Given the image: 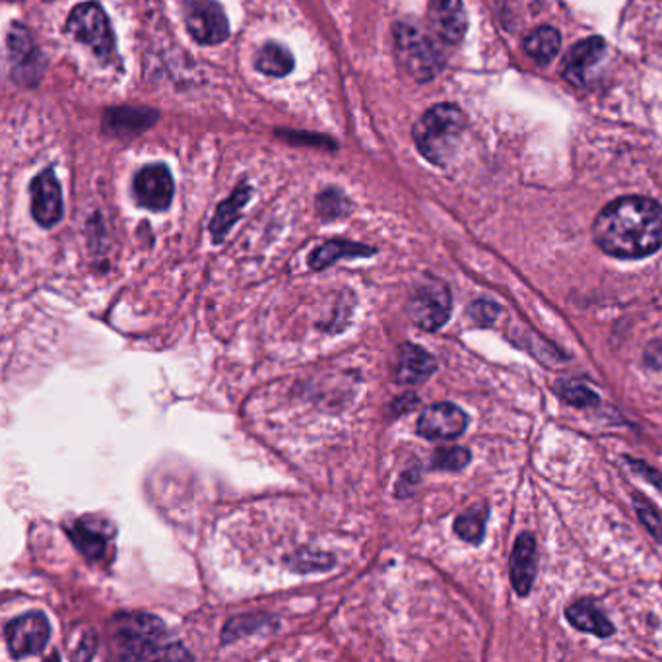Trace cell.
<instances>
[{
	"instance_id": "6da1fadb",
	"label": "cell",
	"mask_w": 662,
	"mask_h": 662,
	"mask_svg": "<svg viewBox=\"0 0 662 662\" xmlns=\"http://www.w3.org/2000/svg\"><path fill=\"white\" fill-rule=\"evenodd\" d=\"M593 235L616 258H644L662 247V206L645 196H624L598 214Z\"/></svg>"
},
{
	"instance_id": "7a4b0ae2",
	"label": "cell",
	"mask_w": 662,
	"mask_h": 662,
	"mask_svg": "<svg viewBox=\"0 0 662 662\" xmlns=\"http://www.w3.org/2000/svg\"><path fill=\"white\" fill-rule=\"evenodd\" d=\"M464 125L462 111L453 103H440L425 111L412 132L418 152L435 166H445L459 148Z\"/></svg>"
},
{
	"instance_id": "3957f363",
	"label": "cell",
	"mask_w": 662,
	"mask_h": 662,
	"mask_svg": "<svg viewBox=\"0 0 662 662\" xmlns=\"http://www.w3.org/2000/svg\"><path fill=\"white\" fill-rule=\"evenodd\" d=\"M113 639L120 659L179 657L171 653V641L164 622L150 614H120L113 624Z\"/></svg>"
},
{
	"instance_id": "277c9868",
	"label": "cell",
	"mask_w": 662,
	"mask_h": 662,
	"mask_svg": "<svg viewBox=\"0 0 662 662\" xmlns=\"http://www.w3.org/2000/svg\"><path fill=\"white\" fill-rule=\"evenodd\" d=\"M395 51L405 73L418 82H428L442 71V53L437 51L432 37L412 24H396Z\"/></svg>"
},
{
	"instance_id": "5b68a950",
	"label": "cell",
	"mask_w": 662,
	"mask_h": 662,
	"mask_svg": "<svg viewBox=\"0 0 662 662\" xmlns=\"http://www.w3.org/2000/svg\"><path fill=\"white\" fill-rule=\"evenodd\" d=\"M65 29L76 41L90 47L102 61H110L115 53V37L111 31L110 20L96 2H84L76 7L66 20Z\"/></svg>"
},
{
	"instance_id": "8992f818",
	"label": "cell",
	"mask_w": 662,
	"mask_h": 662,
	"mask_svg": "<svg viewBox=\"0 0 662 662\" xmlns=\"http://www.w3.org/2000/svg\"><path fill=\"white\" fill-rule=\"evenodd\" d=\"M453 297L449 288L440 280H428L416 288L408 302L410 319L423 331H437L449 321Z\"/></svg>"
},
{
	"instance_id": "52a82bcc",
	"label": "cell",
	"mask_w": 662,
	"mask_h": 662,
	"mask_svg": "<svg viewBox=\"0 0 662 662\" xmlns=\"http://www.w3.org/2000/svg\"><path fill=\"white\" fill-rule=\"evenodd\" d=\"M184 26L196 43L218 46L230 37V22L216 0H184Z\"/></svg>"
},
{
	"instance_id": "ba28073f",
	"label": "cell",
	"mask_w": 662,
	"mask_h": 662,
	"mask_svg": "<svg viewBox=\"0 0 662 662\" xmlns=\"http://www.w3.org/2000/svg\"><path fill=\"white\" fill-rule=\"evenodd\" d=\"M9 65L14 82L34 86L43 74V59L29 29L14 24L9 34Z\"/></svg>"
},
{
	"instance_id": "9c48e42d",
	"label": "cell",
	"mask_w": 662,
	"mask_h": 662,
	"mask_svg": "<svg viewBox=\"0 0 662 662\" xmlns=\"http://www.w3.org/2000/svg\"><path fill=\"white\" fill-rule=\"evenodd\" d=\"M7 644H9L10 653L16 659L39 654L46 649L51 637V627L43 614L39 612H29L24 616L12 620L7 629Z\"/></svg>"
},
{
	"instance_id": "30bf717a",
	"label": "cell",
	"mask_w": 662,
	"mask_h": 662,
	"mask_svg": "<svg viewBox=\"0 0 662 662\" xmlns=\"http://www.w3.org/2000/svg\"><path fill=\"white\" fill-rule=\"evenodd\" d=\"M469 418L459 406L437 403L428 406L418 420V433L432 442H447L459 437L467 430Z\"/></svg>"
},
{
	"instance_id": "8fae6325",
	"label": "cell",
	"mask_w": 662,
	"mask_h": 662,
	"mask_svg": "<svg viewBox=\"0 0 662 662\" xmlns=\"http://www.w3.org/2000/svg\"><path fill=\"white\" fill-rule=\"evenodd\" d=\"M174 177L162 164L147 166L135 177V196L148 211H167L174 201Z\"/></svg>"
},
{
	"instance_id": "7c38bea8",
	"label": "cell",
	"mask_w": 662,
	"mask_h": 662,
	"mask_svg": "<svg viewBox=\"0 0 662 662\" xmlns=\"http://www.w3.org/2000/svg\"><path fill=\"white\" fill-rule=\"evenodd\" d=\"M31 214L43 228H51L63 218V193L51 169L41 171L31 183Z\"/></svg>"
},
{
	"instance_id": "4fadbf2b",
	"label": "cell",
	"mask_w": 662,
	"mask_h": 662,
	"mask_svg": "<svg viewBox=\"0 0 662 662\" xmlns=\"http://www.w3.org/2000/svg\"><path fill=\"white\" fill-rule=\"evenodd\" d=\"M607 53V43L600 37H587L580 43L571 47L570 53L563 59L561 74L568 82L583 88L589 84V76L595 66L602 61Z\"/></svg>"
},
{
	"instance_id": "5bb4252c",
	"label": "cell",
	"mask_w": 662,
	"mask_h": 662,
	"mask_svg": "<svg viewBox=\"0 0 662 662\" xmlns=\"http://www.w3.org/2000/svg\"><path fill=\"white\" fill-rule=\"evenodd\" d=\"M536 565H538V553H536L534 536L531 533H523L517 538L515 548L511 553V583L517 595L526 597L531 593L536 577Z\"/></svg>"
},
{
	"instance_id": "9a60e30c",
	"label": "cell",
	"mask_w": 662,
	"mask_h": 662,
	"mask_svg": "<svg viewBox=\"0 0 662 662\" xmlns=\"http://www.w3.org/2000/svg\"><path fill=\"white\" fill-rule=\"evenodd\" d=\"M435 368L437 364L430 352L416 344H405L398 349L395 379L400 385H420L432 378Z\"/></svg>"
},
{
	"instance_id": "2e32d148",
	"label": "cell",
	"mask_w": 662,
	"mask_h": 662,
	"mask_svg": "<svg viewBox=\"0 0 662 662\" xmlns=\"http://www.w3.org/2000/svg\"><path fill=\"white\" fill-rule=\"evenodd\" d=\"M433 28L447 43H459L467 34V10L460 0H433L432 4Z\"/></svg>"
},
{
	"instance_id": "e0dca14e",
	"label": "cell",
	"mask_w": 662,
	"mask_h": 662,
	"mask_svg": "<svg viewBox=\"0 0 662 662\" xmlns=\"http://www.w3.org/2000/svg\"><path fill=\"white\" fill-rule=\"evenodd\" d=\"M565 616L570 620L571 626L585 634L598 635V637H610L614 634V624L604 616V612L593 602V600H580L573 602Z\"/></svg>"
},
{
	"instance_id": "ac0fdd59",
	"label": "cell",
	"mask_w": 662,
	"mask_h": 662,
	"mask_svg": "<svg viewBox=\"0 0 662 662\" xmlns=\"http://www.w3.org/2000/svg\"><path fill=\"white\" fill-rule=\"evenodd\" d=\"M68 534L76 544V548L90 560H102L107 553L110 534L102 531V524L90 523V521H78L73 529H68Z\"/></svg>"
},
{
	"instance_id": "d6986e66",
	"label": "cell",
	"mask_w": 662,
	"mask_h": 662,
	"mask_svg": "<svg viewBox=\"0 0 662 662\" xmlns=\"http://www.w3.org/2000/svg\"><path fill=\"white\" fill-rule=\"evenodd\" d=\"M375 255V249L361 245V243H352V241L332 240L327 241L324 245L317 249L314 255L309 257V265L314 270H322V268L331 267L341 258L354 257H371Z\"/></svg>"
},
{
	"instance_id": "ffe728a7",
	"label": "cell",
	"mask_w": 662,
	"mask_h": 662,
	"mask_svg": "<svg viewBox=\"0 0 662 662\" xmlns=\"http://www.w3.org/2000/svg\"><path fill=\"white\" fill-rule=\"evenodd\" d=\"M249 199H251V189L249 187H240L235 193L231 194L228 201H224L218 206V211L214 214L211 224L212 238H214L216 243H220L228 235V231L231 230V226L240 218L241 211L247 204Z\"/></svg>"
},
{
	"instance_id": "44dd1931",
	"label": "cell",
	"mask_w": 662,
	"mask_h": 662,
	"mask_svg": "<svg viewBox=\"0 0 662 662\" xmlns=\"http://www.w3.org/2000/svg\"><path fill=\"white\" fill-rule=\"evenodd\" d=\"M156 119L157 115L147 110H113L105 115V130L111 135L127 137L148 129Z\"/></svg>"
},
{
	"instance_id": "7402d4cb",
	"label": "cell",
	"mask_w": 662,
	"mask_h": 662,
	"mask_svg": "<svg viewBox=\"0 0 662 662\" xmlns=\"http://www.w3.org/2000/svg\"><path fill=\"white\" fill-rule=\"evenodd\" d=\"M561 47V37L558 29L550 26L534 29L531 36L524 39V51L534 59L538 65H548L553 56L558 55Z\"/></svg>"
},
{
	"instance_id": "603a6c76",
	"label": "cell",
	"mask_w": 662,
	"mask_h": 662,
	"mask_svg": "<svg viewBox=\"0 0 662 662\" xmlns=\"http://www.w3.org/2000/svg\"><path fill=\"white\" fill-rule=\"evenodd\" d=\"M255 66L258 73L282 78L294 71V56L285 47L267 43L255 56Z\"/></svg>"
},
{
	"instance_id": "cb8c5ba5",
	"label": "cell",
	"mask_w": 662,
	"mask_h": 662,
	"mask_svg": "<svg viewBox=\"0 0 662 662\" xmlns=\"http://www.w3.org/2000/svg\"><path fill=\"white\" fill-rule=\"evenodd\" d=\"M486 519H488V507H472L455 521V533L459 534L464 543H482L486 533Z\"/></svg>"
},
{
	"instance_id": "d4e9b609",
	"label": "cell",
	"mask_w": 662,
	"mask_h": 662,
	"mask_svg": "<svg viewBox=\"0 0 662 662\" xmlns=\"http://www.w3.org/2000/svg\"><path fill=\"white\" fill-rule=\"evenodd\" d=\"M558 395L571 406H577V408H589V406H597L598 398L597 393L590 389V386L581 383V381H560V385L556 386Z\"/></svg>"
},
{
	"instance_id": "484cf974",
	"label": "cell",
	"mask_w": 662,
	"mask_h": 662,
	"mask_svg": "<svg viewBox=\"0 0 662 662\" xmlns=\"http://www.w3.org/2000/svg\"><path fill=\"white\" fill-rule=\"evenodd\" d=\"M470 462V451L464 447H442L433 455L432 467L445 472H459Z\"/></svg>"
},
{
	"instance_id": "4316f807",
	"label": "cell",
	"mask_w": 662,
	"mask_h": 662,
	"mask_svg": "<svg viewBox=\"0 0 662 662\" xmlns=\"http://www.w3.org/2000/svg\"><path fill=\"white\" fill-rule=\"evenodd\" d=\"M635 511L645 524V529L653 534L657 540H662V515L654 509L653 504L649 499H645L639 494H634Z\"/></svg>"
},
{
	"instance_id": "83f0119b",
	"label": "cell",
	"mask_w": 662,
	"mask_h": 662,
	"mask_svg": "<svg viewBox=\"0 0 662 662\" xmlns=\"http://www.w3.org/2000/svg\"><path fill=\"white\" fill-rule=\"evenodd\" d=\"M497 315H499V307L488 302V300H479V302H474L469 307V317L479 327H488V324L496 321Z\"/></svg>"
},
{
	"instance_id": "f1b7e54d",
	"label": "cell",
	"mask_w": 662,
	"mask_h": 662,
	"mask_svg": "<svg viewBox=\"0 0 662 662\" xmlns=\"http://www.w3.org/2000/svg\"><path fill=\"white\" fill-rule=\"evenodd\" d=\"M346 203L344 201V196L342 194L336 193V191H329V193H322L321 199H319V208H321L322 214L327 216V218H332V216H341L342 204Z\"/></svg>"
},
{
	"instance_id": "f546056e",
	"label": "cell",
	"mask_w": 662,
	"mask_h": 662,
	"mask_svg": "<svg viewBox=\"0 0 662 662\" xmlns=\"http://www.w3.org/2000/svg\"><path fill=\"white\" fill-rule=\"evenodd\" d=\"M645 366L649 369H662V341H654L645 348Z\"/></svg>"
}]
</instances>
